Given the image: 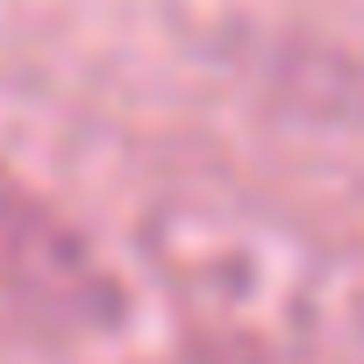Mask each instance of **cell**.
I'll return each mask as SVG.
<instances>
[{
	"mask_svg": "<svg viewBox=\"0 0 364 364\" xmlns=\"http://www.w3.org/2000/svg\"><path fill=\"white\" fill-rule=\"evenodd\" d=\"M0 293L43 314H93L107 300L86 250L43 208H29V193H8V186H0Z\"/></svg>",
	"mask_w": 364,
	"mask_h": 364,
	"instance_id": "obj_1",
	"label": "cell"
}]
</instances>
